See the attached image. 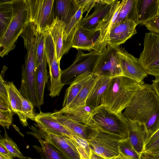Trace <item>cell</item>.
Here are the masks:
<instances>
[{"instance_id":"30","label":"cell","mask_w":159,"mask_h":159,"mask_svg":"<svg viewBox=\"0 0 159 159\" xmlns=\"http://www.w3.org/2000/svg\"><path fill=\"white\" fill-rule=\"evenodd\" d=\"M137 0H123L122 6L114 25L126 19L133 20L137 23Z\"/></svg>"},{"instance_id":"46","label":"cell","mask_w":159,"mask_h":159,"mask_svg":"<svg viewBox=\"0 0 159 159\" xmlns=\"http://www.w3.org/2000/svg\"><path fill=\"white\" fill-rule=\"evenodd\" d=\"M0 153L10 155L6 147L1 144H0Z\"/></svg>"},{"instance_id":"41","label":"cell","mask_w":159,"mask_h":159,"mask_svg":"<svg viewBox=\"0 0 159 159\" xmlns=\"http://www.w3.org/2000/svg\"><path fill=\"white\" fill-rule=\"evenodd\" d=\"M143 152L159 155V138L153 142L146 145Z\"/></svg>"},{"instance_id":"12","label":"cell","mask_w":159,"mask_h":159,"mask_svg":"<svg viewBox=\"0 0 159 159\" xmlns=\"http://www.w3.org/2000/svg\"><path fill=\"white\" fill-rule=\"evenodd\" d=\"M42 31L44 35L45 53L49 67L50 83L53 85H58L61 83V70L57 60L55 45L48 28Z\"/></svg>"},{"instance_id":"15","label":"cell","mask_w":159,"mask_h":159,"mask_svg":"<svg viewBox=\"0 0 159 159\" xmlns=\"http://www.w3.org/2000/svg\"><path fill=\"white\" fill-rule=\"evenodd\" d=\"M138 25L134 21L126 19L114 24L110 32L108 45L118 47L137 33Z\"/></svg>"},{"instance_id":"19","label":"cell","mask_w":159,"mask_h":159,"mask_svg":"<svg viewBox=\"0 0 159 159\" xmlns=\"http://www.w3.org/2000/svg\"><path fill=\"white\" fill-rule=\"evenodd\" d=\"M99 32L90 30L79 27L73 37L72 48L78 50L90 51L93 50L95 42L97 38H95Z\"/></svg>"},{"instance_id":"13","label":"cell","mask_w":159,"mask_h":159,"mask_svg":"<svg viewBox=\"0 0 159 159\" xmlns=\"http://www.w3.org/2000/svg\"><path fill=\"white\" fill-rule=\"evenodd\" d=\"M115 0H101L94 7L93 12L80 21L79 27L86 30L99 31L100 26L107 16Z\"/></svg>"},{"instance_id":"38","label":"cell","mask_w":159,"mask_h":159,"mask_svg":"<svg viewBox=\"0 0 159 159\" xmlns=\"http://www.w3.org/2000/svg\"><path fill=\"white\" fill-rule=\"evenodd\" d=\"M13 112L11 110L0 111V124L9 129L13 120Z\"/></svg>"},{"instance_id":"39","label":"cell","mask_w":159,"mask_h":159,"mask_svg":"<svg viewBox=\"0 0 159 159\" xmlns=\"http://www.w3.org/2000/svg\"><path fill=\"white\" fill-rule=\"evenodd\" d=\"M143 25H145L150 32L159 34V15H157Z\"/></svg>"},{"instance_id":"48","label":"cell","mask_w":159,"mask_h":159,"mask_svg":"<svg viewBox=\"0 0 159 159\" xmlns=\"http://www.w3.org/2000/svg\"><path fill=\"white\" fill-rule=\"evenodd\" d=\"M111 159H130L125 156H124L121 153H119V154L117 156Z\"/></svg>"},{"instance_id":"1","label":"cell","mask_w":159,"mask_h":159,"mask_svg":"<svg viewBox=\"0 0 159 159\" xmlns=\"http://www.w3.org/2000/svg\"><path fill=\"white\" fill-rule=\"evenodd\" d=\"M122 114L144 124L149 137L156 132L159 129V97L152 84H141Z\"/></svg>"},{"instance_id":"42","label":"cell","mask_w":159,"mask_h":159,"mask_svg":"<svg viewBox=\"0 0 159 159\" xmlns=\"http://www.w3.org/2000/svg\"><path fill=\"white\" fill-rule=\"evenodd\" d=\"M142 159H159V155H152L143 152L141 155Z\"/></svg>"},{"instance_id":"28","label":"cell","mask_w":159,"mask_h":159,"mask_svg":"<svg viewBox=\"0 0 159 159\" xmlns=\"http://www.w3.org/2000/svg\"><path fill=\"white\" fill-rule=\"evenodd\" d=\"M93 75L92 72H87L77 77L66 90L62 108L68 106L78 94L85 83Z\"/></svg>"},{"instance_id":"43","label":"cell","mask_w":159,"mask_h":159,"mask_svg":"<svg viewBox=\"0 0 159 159\" xmlns=\"http://www.w3.org/2000/svg\"><path fill=\"white\" fill-rule=\"evenodd\" d=\"M159 138V129L148 138L146 142L145 145L153 142Z\"/></svg>"},{"instance_id":"40","label":"cell","mask_w":159,"mask_h":159,"mask_svg":"<svg viewBox=\"0 0 159 159\" xmlns=\"http://www.w3.org/2000/svg\"><path fill=\"white\" fill-rule=\"evenodd\" d=\"M78 5L79 7H81L83 9V12H87V15L94 7L98 2L97 0H76Z\"/></svg>"},{"instance_id":"25","label":"cell","mask_w":159,"mask_h":159,"mask_svg":"<svg viewBox=\"0 0 159 159\" xmlns=\"http://www.w3.org/2000/svg\"><path fill=\"white\" fill-rule=\"evenodd\" d=\"M40 143L41 146L33 145L34 148L40 156L39 159H69L60 150L51 143L38 137H35Z\"/></svg>"},{"instance_id":"34","label":"cell","mask_w":159,"mask_h":159,"mask_svg":"<svg viewBox=\"0 0 159 159\" xmlns=\"http://www.w3.org/2000/svg\"><path fill=\"white\" fill-rule=\"evenodd\" d=\"M0 144L6 147L10 154L13 157L20 159H29V157L24 156L21 152L16 144L11 138H9L6 132L5 137L0 139Z\"/></svg>"},{"instance_id":"16","label":"cell","mask_w":159,"mask_h":159,"mask_svg":"<svg viewBox=\"0 0 159 159\" xmlns=\"http://www.w3.org/2000/svg\"><path fill=\"white\" fill-rule=\"evenodd\" d=\"M124 117L128 124L130 142L135 150L141 155L149 137L146 126L144 124Z\"/></svg>"},{"instance_id":"6","label":"cell","mask_w":159,"mask_h":159,"mask_svg":"<svg viewBox=\"0 0 159 159\" xmlns=\"http://www.w3.org/2000/svg\"><path fill=\"white\" fill-rule=\"evenodd\" d=\"M138 59L148 75L159 77V34L145 33L143 49Z\"/></svg>"},{"instance_id":"45","label":"cell","mask_w":159,"mask_h":159,"mask_svg":"<svg viewBox=\"0 0 159 159\" xmlns=\"http://www.w3.org/2000/svg\"><path fill=\"white\" fill-rule=\"evenodd\" d=\"M90 159H107L95 153L92 150Z\"/></svg>"},{"instance_id":"5","label":"cell","mask_w":159,"mask_h":159,"mask_svg":"<svg viewBox=\"0 0 159 159\" xmlns=\"http://www.w3.org/2000/svg\"><path fill=\"white\" fill-rule=\"evenodd\" d=\"M91 126L92 133L90 139L87 140L91 150L107 159H111L119 155V143L124 139Z\"/></svg>"},{"instance_id":"33","label":"cell","mask_w":159,"mask_h":159,"mask_svg":"<svg viewBox=\"0 0 159 159\" xmlns=\"http://www.w3.org/2000/svg\"><path fill=\"white\" fill-rule=\"evenodd\" d=\"M71 138L79 153L80 159H90L91 150L87 140L75 134L73 135Z\"/></svg>"},{"instance_id":"37","label":"cell","mask_w":159,"mask_h":159,"mask_svg":"<svg viewBox=\"0 0 159 159\" xmlns=\"http://www.w3.org/2000/svg\"><path fill=\"white\" fill-rule=\"evenodd\" d=\"M21 103L22 111L27 119L34 121L37 114L35 112L34 106L32 103L25 98L18 91Z\"/></svg>"},{"instance_id":"50","label":"cell","mask_w":159,"mask_h":159,"mask_svg":"<svg viewBox=\"0 0 159 159\" xmlns=\"http://www.w3.org/2000/svg\"><path fill=\"white\" fill-rule=\"evenodd\" d=\"M139 159H142L141 158H139Z\"/></svg>"},{"instance_id":"36","label":"cell","mask_w":159,"mask_h":159,"mask_svg":"<svg viewBox=\"0 0 159 159\" xmlns=\"http://www.w3.org/2000/svg\"><path fill=\"white\" fill-rule=\"evenodd\" d=\"M45 56L44 35L43 31L40 30L37 39L35 60L36 68L43 62Z\"/></svg>"},{"instance_id":"29","label":"cell","mask_w":159,"mask_h":159,"mask_svg":"<svg viewBox=\"0 0 159 159\" xmlns=\"http://www.w3.org/2000/svg\"><path fill=\"white\" fill-rule=\"evenodd\" d=\"M47 63L45 55L43 62L39 64L35 70L36 87L40 106L44 103L45 87L48 82V73L47 69Z\"/></svg>"},{"instance_id":"10","label":"cell","mask_w":159,"mask_h":159,"mask_svg":"<svg viewBox=\"0 0 159 159\" xmlns=\"http://www.w3.org/2000/svg\"><path fill=\"white\" fill-rule=\"evenodd\" d=\"M29 8L30 21L41 30L50 25L56 18L55 0H26Z\"/></svg>"},{"instance_id":"23","label":"cell","mask_w":159,"mask_h":159,"mask_svg":"<svg viewBox=\"0 0 159 159\" xmlns=\"http://www.w3.org/2000/svg\"><path fill=\"white\" fill-rule=\"evenodd\" d=\"M83 9L80 7L69 23L66 25L63 34L62 55L66 54L72 48V41L77 30L79 22L82 19Z\"/></svg>"},{"instance_id":"24","label":"cell","mask_w":159,"mask_h":159,"mask_svg":"<svg viewBox=\"0 0 159 159\" xmlns=\"http://www.w3.org/2000/svg\"><path fill=\"white\" fill-rule=\"evenodd\" d=\"M158 0H137V24L143 25L157 15Z\"/></svg>"},{"instance_id":"3","label":"cell","mask_w":159,"mask_h":159,"mask_svg":"<svg viewBox=\"0 0 159 159\" xmlns=\"http://www.w3.org/2000/svg\"><path fill=\"white\" fill-rule=\"evenodd\" d=\"M12 16L3 36L0 38V56L3 57L15 47V43L30 21L26 0H11Z\"/></svg>"},{"instance_id":"2","label":"cell","mask_w":159,"mask_h":159,"mask_svg":"<svg viewBox=\"0 0 159 159\" xmlns=\"http://www.w3.org/2000/svg\"><path fill=\"white\" fill-rule=\"evenodd\" d=\"M144 82L139 83L123 75L112 78L102 101V105L116 114L122 113L135 92Z\"/></svg>"},{"instance_id":"27","label":"cell","mask_w":159,"mask_h":159,"mask_svg":"<svg viewBox=\"0 0 159 159\" xmlns=\"http://www.w3.org/2000/svg\"><path fill=\"white\" fill-rule=\"evenodd\" d=\"M66 24L56 17L51 25L47 27L55 45L58 61L60 62L63 55V34Z\"/></svg>"},{"instance_id":"26","label":"cell","mask_w":159,"mask_h":159,"mask_svg":"<svg viewBox=\"0 0 159 159\" xmlns=\"http://www.w3.org/2000/svg\"><path fill=\"white\" fill-rule=\"evenodd\" d=\"M9 100L12 111L18 116L20 121L24 126L28 125L27 119L24 115L21 108V103L17 89L12 81L7 83Z\"/></svg>"},{"instance_id":"22","label":"cell","mask_w":159,"mask_h":159,"mask_svg":"<svg viewBox=\"0 0 159 159\" xmlns=\"http://www.w3.org/2000/svg\"><path fill=\"white\" fill-rule=\"evenodd\" d=\"M79 8L76 0H55V17L67 25Z\"/></svg>"},{"instance_id":"14","label":"cell","mask_w":159,"mask_h":159,"mask_svg":"<svg viewBox=\"0 0 159 159\" xmlns=\"http://www.w3.org/2000/svg\"><path fill=\"white\" fill-rule=\"evenodd\" d=\"M120 56L123 75L139 83L144 82L148 74L140 64L139 59L120 48Z\"/></svg>"},{"instance_id":"49","label":"cell","mask_w":159,"mask_h":159,"mask_svg":"<svg viewBox=\"0 0 159 159\" xmlns=\"http://www.w3.org/2000/svg\"><path fill=\"white\" fill-rule=\"evenodd\" d=\"M157 15H159V0H158V8Z\"/></svg>"},{"instance_id":"17","label":"cell","mask_w":159,"mask_h":159,"mask_svg":"<svg viewBox=\"0 0 159 159\" xmlns=\"http://www.w3.org/2000/svg\"><path fill=\"white\" fill-rule=\"evenodd\" d=\"M34 125L39 128L52 133L63 134L72 138L75 134L66 128L56 119L51 112H43L40 111L37 114Z\"/></svg>"},{"instance_id":"18","label":"cell","mask_w":159,"mask_h":159,"mask_svg":"<svg viewBox=\"0 0 159 159\" xmlns=\"http://www.w3.org/2000/svg\"><path fill=\"white\" fill-rule=\"evenodd\" d=\"M52 114L59 123L75 134L87 140L90 139L92 131L90 125L78 122L57 111Z\"/></svg>"},{"instance_id":"8","label":"cell","mask_w":159,"mask_h":159,"mask_svg":"<svg viewBox=\"0 0 159 159\" xmlns=\"http://www.w3.org/2000/svg\"><path fill=\"white\" fill-rule=\"evenodd\" d=\"M120 51L119 46L108 45L98 59L93 71V74L110 78L123 75Z\"/></svg>"},{"instance_id":"47","label":"cell","mask_w":159,"mask_h":159,"mask_svg":"<svg viewBox=\"0 0 159 159\" xmlns=\"http://www.w3.org/2000/svg\"><path fill=\"white\" fill-rule=\"evenodd\" d=\"M13 157L11 155L0 153V159H14Z\"/></svg>"},{"instance_id":"20","label":"cell","mask_w":159,"mask_h":159,"mask_svg":"<svg viewBox=\"0 0 159 159\" xmlns=\"http://www.w3.org/2000/svg\"><path fill=\"white\" fill-rule=\"evenodd\" d=\"M97 108L86 105L71 108H62L58 111L78 122L89 125Z\"/></svg>"},{"instance_id":"4","label":"cell","mask_w":159,"mask_h":159,"mask_svg":"<svg viewBox=\"0 0 159 159\" xmlns=\"http://www.w3.org/2000/svg\"><path fill=\"white\" fill-rule=\"evenodd\" d=\"M89 125L124 139L129 138L128 124L122 113L116 114L102 105L97 108Z\"/></svg>"},{"instance_id":"9","label":"cell","mask_w":159,"mask_h":159,"mask_svg":"<svg viewBox=\"0 0 159 159\" xmlns=\"http://www.w3.org/2000/svg\"><path fill=\"white\" fill-rule=\"evenodd\" d=\"M29 128L27 132L34 137H38L51 143L62 152L69 159H80L79 153L72 138L63 134H57L40 129L36 125Z\"/></svg>"},{"instance_id":"7","label":"cell","mask_w":159,"mask_h":159,"mask_svg":"<svg viewBox=\"0 0 159 159\" xmlns=\"http://www.w3.org/2000/svg\"><path fill=\"white\" fill-rule=\"evenodd\" d=\"M101 54L92 50L88 53L78 50L75 60L69 67L61 70V80L64 85L70 84L79 75L87 72L92 73Z\"/></svg>"},{"instance_id":"21","label":"cell","mask_w":159,"mask_h":159,"mask_svg":"<svg viewBox=\"0 0 159 159\" xmlns=\"http://www.w3.org/2000/svg\"><path fill=\"white\" fill-rule=\"evenodd\" d=\"M112 78L97 76L95 83L89 95L86 105L97 108L102 105V101Z\"/></svg>"},{"instance_id":"44","label":"cell","mask_w":159,"mask_h":159,"mask_svg":"<svg viewBox=\"0 0 159 159\" xmlns=\"http://www.w3.org/2000/svg\"><path fill=\"white\" fill-rule=\"evenodd\" d=\"M152 84L159 97V77L156 78L155 80H152Z\"/></svg>"},{"instance_id":"32","label":"cell","mask_w":159,"mask_h":159,"mask_svg":"<svg viewBox=\"0 0 159 159\" xmlns=\"http://www.w3.org/2000/svg\"><path fill=\"white\" fill-rule=\"evenodd\" d=\"M11 0H1L0 2V38L5 33L11 20Z\"/></svg>"},{"instance_id":"31","label":"cell","mask_w":159,"mask_h":159,"mask_svg":"<svg viewBox=\"0 0 159 159\" xmlns=\"http://www.w3.org/2000/svg\"><path fill=\"white\" fill-rule=\"evenodd\" d=\"M97 76H93L83 85L76 97L65 108H71L74 107L86 105L87 99L96 81Z\"/></svg>"},{"instance_id":"11","label":"cell","mask_w":159,"mask_h":159,"mask_svg":"<svg viewBox=\"0 0 159 159\" xmlns=\"http://www.w3.org/2000/svg\"><path fill=\"white\" fill-rule=\"evenodd\" d=\"M123 4V0H115L110 11L100 26L99 34L93 48V50L100 54L105 51L108 43L109 34Z\"/></svg>"},{"instance_id":"35","label":"cell","mask_w":159,"mask_h":159,"mask_svg":"<svg viewBox=\"0 0 159 159\" xmlns=\"http://www.w3.org/2000/svg\"><path fill=\"white\" fill-rule=\"evenodd\" d=\"M119 153L130 159H139L141 155L134 149L129 138L121 140L119 145Z\"/></svg>"}]
</instances>
